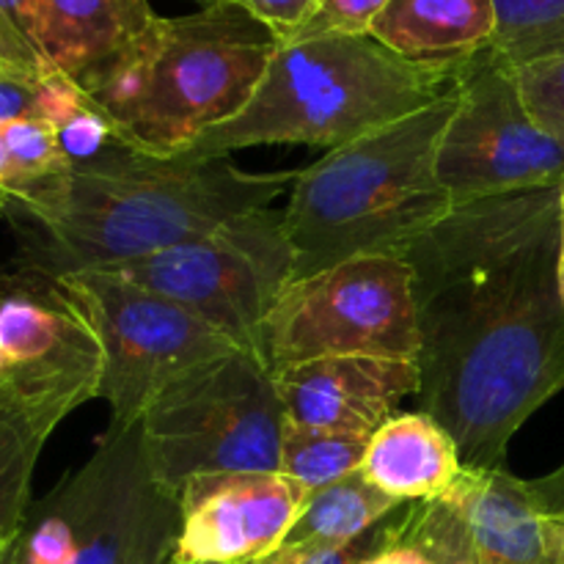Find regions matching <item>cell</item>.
<instances>
[{"label": "cell", "mask_w": 564, "mask_h": 564, "mask_svg": "<svg viewBox=\"0 0 564 564\" xmlns=\"http://www.w3.org/2000/svg\"><path fill=\"white\" fill-rule=\"evenodd\" d=\"M562 185L457 204L400 253L419 317V402L463 468H505L529 416L564 389Z\"/></svg>", "instance_id": "cell-1"}, {"label": "cell", "mask_w": 564, "mask_h": 564, "mask_svg": "<svg viewBox=\"0 0 564 564\" xmlns=\"http://www.w3.org/2000/svg\"><path fill=\"white\" fill-rule=\"evenodd\" d=\"M295 176L251 174L229 158H152L130 149L99 169L66 171L6 209L20 240L14 270L64 279L119 268L273 207Z\"/></svg>", "instance_id": "cell-2"}, {"label": "cell", "mask_w": 564, "mask_h": 564, "mask_svg": "<svg viewBox=\"0 0 564 564\" xmlns=\"http://www.w3.org/2000/svg\"><path fill=\"white\" fill-rule=\"evenodd\" d=\"M281 42L240 3L158 17L83 83L119 138L152 158H180L248 108Z\"/></svg>", "instance_id": "cell-3"}, {"label": "cell", "mask_w": 564, "mask_h": 564, "mask_svg": "<svg viewBox=\"0 0 564 564\" xmlns=\"http://www.w3.org/2000/svg\"><path fill=\"white\" fill-rule=\"evenodd\" d=\"M455 102L457 88L297 171L284 207L292 284L358 257H400L455 209L435 171Z\"/></svg>", "instance_id": "cell-4"}, {"label": "cell", "mask_w": 564, "mask_h": 564, "mask_svg": "<svg viewBox=\"0 0 564 564\" xmlns=\"http://www.w3.org/2000/svg\"><path fill=\"white\" fill-rule=\"evenodd\" d=\"M460 72L402 58L372 33L286 42L248 108L198 138L191 154L229 158L259 143L341 149L449 97Z\"/></svg>", "instance_id": "cell-5"}, {"label": "cell", "mask_w": 564, "mask_h": 564, "mask_svg": "<svg viewBox=\"0 0 564 564\" xmlns=\"http://www.w3.org/2000/svg\"><path fill=\"white\" fill-rule=\"evenodd\" d=\"M284 427L275 375L246 350L171 380L141 419L149 466L176 494L207 474L279 471Z\"/></svg>", "instance_id": "cell-6"}, {"label": "cell", "mask_w": 564, "mask_h": 564, "mask_svg": "<svg viewBox=\"0 0 564 564\" xmlns=\"http://www.w3.org/2000/svg\"><path fill=\"white\" fill-rule=\"evenodd\" d=\"M270 372L334 356L419 358L411 268L402 257H358L295 281L262 325Z\"/></svg>", "instance_id": "cell-7"}, {"label": "cell", "mask_w": 564, "mask_h": 564, "mask_svg": "<svg viewBox=\"0 0 564 564\" xmlns=\"http://www.w3.org/2000/svg\"><path fill=\"white\" fill-rule=\"evenodd\" d=\"M143 290L180 303L240 350L257 352L262 325L292 284L284 209L240 215L198 240L108 268Z\"/></svg>", "instance_id": "cell-8"}, {"label": "cell", "mask_w": 564, "mask_h": 564, "mask_svg": "<svg viewBox=\"0 0 564 564\" xmlns=\"http://www.w3.org/2000/svg\"><path fill=\"white\" fill-rule=\"evenodd\" d=\"M55 281L80 306L102 345L99 400L110 405V427H132L171 380L240 350L180 303L113 270H80Z\"/></svg>", "instance_id": "cell-9"}, {"label": "cell", "mask_w": 564, "mask_h": 564, "mask_svg": "<svg viewBox=\"0 0 564 564\" xmlns=\"http://www.w3.org/2000/svg\"><path fill=\"white\" fill-rule=\"evenodd\" d=\"M394 538L433 564H564V466L543 479L463 468L444 496L397 510Z\"/></svg>", "instance_id": "cell-10"}, {"label": "cell", "mask_w": 564, "mask_h": 564, "mask_svg": "<svg viewBox=\"0 0 564 564\" xmlns=\"http://www.w3.org/2000/svg\"><path fill=\"white\" fill-rule=\"evenodd\" d=\"M0 411L44 441L61 422L99 400L102 345L61 281L25 270L0 279Z\"/></svg>", "instance_id": "cell-11"}, {"label": "cell", "mask_w": 564, "mask_h": 564, "mask_svg": "<svg viewBox=\"0 0 564 564\" xmlns=\"http://www.w3.org/2000/svg\"><path fill=\"white\" fill-rule=\"evenodd\" d=\"M435 171L455 207L564 182V141L534 121L516 69L494 47L463 64Z\"/></svg>", "instance_id": "cell-12"}, {"label": "cell", "mask_w": 564, "mask_h": 564, "mask_svg": "<svg viewBox=\"0 0 564 564\" xmlns=\"http://www.w3.org/2000/svg\"><path fill=\"white\" fill-rule=\"evenodd\" d=\"M64 479L77 510L72 564H174L180 494L154 477L141 422L108 427L94 455Z\"/></svg>", "instance_id": "cell-13"}, {"label": "cell", "mask_w": 564, "mask_h": 564, "mask_svg": "<svg viewBox=\"0 0 564 564\" xmlns=\"http://www.w3.org/2000/svg\"><path fill=\"white\" fill-rule=\"evenodd\" d=\"M308 494L281 471L207 474L180 490L174 564H259L284 545Z\"/></svg>", "instance_id": "cell-14"}, {"label": "cell", "mask_w": 564, "mask_h": 564, "mask_svg": "<svg viewBox=\"0 0 564 564\" xmlns=\"http://www.w3.org/2000/svg\"><path fill=\"white\" fill-rule=\"evenodd\" d=\"M275 389L290 424L372 438L408 397H419L422 372L402 358H314L275 372Z\"/></svg>", "instance_id": "cell-15"}, {"label": "cell", "mask_w": 564, "mask_h": 564, "mask_svg": "<svg viewBox=\"0 0 564 564\" xmlns=\"http://www.w3.org/2000/svg\"><path fill=\"white\" fill-rule=\"evenodd\" d=\"M154 20L149 0H36L33 44L47 69L83 86Z\"/></svg>", "instance_id": "cell-16"}, {"label": "cell", "mask_w": 564, "mask_h": 564, "mask_svg": "<svg viewBox=\"0 0 564 564\" xmlns=\"http://www.w3.org/2000/svg\"><path fill=\"white\" fill-rule=\"evenodd\" d=\"M361 474L402 505L444 496L463 474L452 435L424 411L397 413L369 438Z\"/></svg>", "instance_id": "cell-17"}, {"label": "cell", "mask_w": 564, "mask_h": 564, "mask_svg": "<svg viewBox=\"0 0 564 564\" xmlns=\"http://www.w3.org/2000/svg\"><path fill=\"white\" fill-rule=\"evenodd\" d=\"M494 0H389L372 36L427 66H463L494 44Z\"/></svg>", "instance_id": "cell-18"}, {"label": "cell", "mask_w": 564, "mask_h": 564, "mask_svg": "<svg viewBox=\"0 0 564 564\" xmlns=\"http://www.w3.org/2000/svg\"><path fill=\"white\" fill-rule=\"evenodd\" d=\"M400 507L402 501L386 496L383 490L367 482L361 471H356L328 488L308 494L295 527L279 551L301 554V551L323 549V545L350 543L383 523Z\"/></svg>", "instance_id": "cell-19"}, {"label": "cell", "mask_w": 564, "mask_h": 564, "mask_svg": "<svg viewBox=\"0 0 564 564\" xmlns=\"http://www.w3.org/2000/svg\"><path fill=\"white\" fill-rule=\"evenodd\" d=\"M42 119L53 124L72 171L99 169L132 149L121 141L116 127L91 102V97L72 77L55 69H44Z\"/></svg>", "instance_id": "cell-20"}, {"label": "cell", "mask_w": 564, "mask_h": 564, "mask_svg": "<svg viewBox=\"0 0 564 564\" xmlns=\"http://www.w3.org/2000/svg\"><path fill=\"white\" fill-rule=\"evenodd\" d=\"M367 446L369 435L301 427V424L286 422L279 471L295 479L306 494H314V490L328 488V485L361 471Z\"/></svg>", "instance_id": "cell-21"}, {"label": "cell", "mask_w": 564, "mask_h": 564, "mask_svg": "<svg viewBox=\"0 0 564 564\" xmlns=\"http://www.w3.org/2000/svg\"><path fill=\"white\" fill-rule=\"evenodd\" d=\"M494 53L512 69L564 55V0H494Z\"/></svg>", "instance_id": "cell-22"}, {"label": "cell", "mask_w": 564, "mask_h": 564, "mask_svg": "<svg viewBox=\"0 0 564 564\" xmlns=\"http://www.w3.org/2000/svg\"><path fill=\"white\" fill-rule=\"evenodd\" d=\"M47 441L25 422L0 411V562L14 545L31 510V482Z\"/></svg>", "instance_id": "cell-23"}, {"label": "cell", "mask_w": 564, "mask_h": 564, "mask_svg": "<svg viewBox=\"0 0 564 564\" xmlns=\"http://www.w3.org/2000/svg\"><path fill=\"white\" fill-rule=\"evenodd\" d=\"M523 102L540 127L564 141V55L516 69Z\"/></svg>", "instance_id": "cell-24"}, {"label": "cell", "mask_w": 564, "mask_h": 564, "mask_svg": "<svg viewBox=\"0 0 564 564\" xmlns=\"http://www.w3.org/2000/svg\"><path fill=\"white\" fill-rule=\"evenodd\" d=\"M386 3L389 0H319L317 14L290 42L314 36H364V33H372L375 20L383 14Z\"/></svg>", "instance_id": "cell-25"}, {"label": "cell", "mask_w": 564, "mask_h": 564, "mask_svg": "<svg viewBox=\"0 0 564 564\" xmlns=\"http://www.w3.org/2000/svg\"><path fill=\"white\" fill-rule=\"evenodd\" d=\"M44 69L0 61V124L14 119H42Z\"/></svg>", "instance_id": "cell-26"}, {"label": "cell", "mask_w": 564, "mask_h": 564, "mask_svg": "<svg viewBox=\"0 0 564 564\" xmlns=\"http://www.w3.org/2000/svg\"><path fill=\"white\" fill-rule=\"evenodd\" d=\"M36 0H0V61L47 69L33 44Z\"/></svg>", "instance_id": "cell-27"}, {"label": "cell", "mask_w": 564, "mask_h": 564, "mask_svg": "<svg viewBox=\"0 0 564 564\" xmlns=\"http://www.w3.org/2000/svg\"><path fill=\"white\" fill-rule=\"evenodd\" d=\"M253 20L275 33L281 44L295 39L317 14L319 0H237Z\"/></svg>", "instance_id": "cell-28"}, {"label": "cell", "mask_w": 564, "mask_h": 564, "mask_svg": "<svg viewBox=\"0 0 564 564\" xmlns=\"http://www.w3.org/2000/svg\"><path fill=\"white\" fill-rule=\"evenodd\" d=\"M391 516H394V512H391ZM389 518H386L383 523H378L375 529H369L367 534H361V538L350 540V543L301 551V554H295L297 564H361L386 538H389Z\"/></svg>", "instance_id": "cell-29"}, {"label": "cell", "mask_w": 564, "mask_h": 564, "mask_svg": "<svg viewBox=\"0 0 564 564\" xmlns=\"http://www.w3.org/2000/svg\"><path fill=\"white\" fill-rule=\"evenodd\" d=\"M394 516L389 518V538H386L361 564H433V560H430L424 551H419L416 545L402 543V540L394 538Z\"/></svg>", "instance_id": "cell-30"}, {"label": "cell", "mask_w": 564, "mask_h": 564, "mask_svg": "<svg viewBox=\"0 0 564 564\" xmlns=\"http://www.w3.org/2000/svg\"><path fill=\"white\" fill-rule=\"evenodd\" d=\"M14 196H17V171H14V160H11V152H9V143H6L3 124H0V215L6 213V207H9Z\"/></svg>", "instance_id": "cell-31"}, {"label": "cell", "mask_w": 564, "mask_h": 564, "mask_svg": "<svg viewBox=\"0 0 564 564\" xmlns=\"http://www.w3.org/2000/svg\"><path fill=\"white\" fill-rule=\"evenodd\" d=\"M259 564H297V556L286 554V551H275L273 556H268V560L259 562Z\"/></svg>", "instance_id": "cell-32"}, {"label": "cell", "mask_w": 564, "mask_h": 564, "mask_svg": "<svg viewBox=\"0 0 564 564\" xmlns=\"http://www.w3.org/2000/svg\"><path fill=\"white\" fill-rule=\"evenodd\" d=\"M556 273H560V292L564 301V218H562V240H560V268H556Z\"/></svg>", "instance_id": "cell-33"}, {"label": "cell", "mask_w": 564, "mask_h": 564, "mask_svg": "<svg viewBox=\"0 0 564 564\" xmlns=\"http://www.w3.org/2000/svg\"><path fill=\"white\" fill-rule=\"evenodd\" d=\"M198 3H202V9H204V6H218V3H235V0H198Z\"/></svg>", "instance_id": "cell-34"}, {"label": "cell", "mask_w": 564, "mask_h": 564, "mask_svg": "<svg viewBox=\"0 0 564 564\" xmlns=\"http://www.w3.org/2000/svg\"><path fill=\"white\" fill-rule=\"evenodd\" d=\"M0 564H17V562H14V560H11V556H9V554H6V560H3V562H0Z\"/></svg>", "instance_id": "cell-35"}, {"label": "cell", "mask_w": 564, "mask_h": 564, "mask_svg": "<svg viewBox=\"0 0 564 564\" xmlns=\"http://www.w3.org/2000/svg\"><path fill=\"white\" fill-rule=\"evenodd\" d=\"M562 213H564V182H562Z\"/></svg>", "instance_id": "cell-36"}]
</instances>
